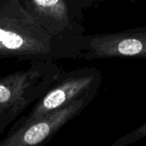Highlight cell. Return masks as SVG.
I'll use <instances>...</instances> for the list:
<instances>
[{
  "label": "cell",
  "mask_w": 146,
  "mask_h": 146,
  "mask_svg": "<svg viewBox=\"0 0 146 146\" xmlns=\"http://www.w3.org/2000/svg\"><path fill=\"white\" fill-rule=\"evenodd\" d=\"M86 36L50 31L37 17L29 0H0V60L81 58Z\"/></svg>",
  "instance_id": "cell-1"
},
{
  "label": "cell",
  "mask_w": 146,
  "mask_h": 146,
  "mask_svg": "<svg viewBox=\"0 0 146 146\" xmlns=\"http://www.w3.org/2000/svg\"><path fill=\"white\" fill-rule=\"evenodd\" d=\"M62 71L56 61L38 60L0 77V134L50 88Z\"/></svg>",
  "instance_id": "cell-2"
},
{
  "label": "cell",
  "mask_w": 146,
  "mask_h": 146,
  "mask_svg": "<svg viewBox=\"0 0 146 146\" xmlns=\"http://www.w3.org/2000/svg\"><path fill=\"white\" fill-rule=\"evenodd\" d=\"M98 89H92L68 104L19 126H12L0 140V146H33L44 145L74 119L92 103Z\"/></svg>",
  "instance_id": "cell-3"
},
{
  "label": "cell",
  "mask_w": 146,
  "mask_h": 146,
  "mask_svg": "<svg viewBox=\"0 0 146 146\" xmlns=\"http://www.w3.org/2000/svg\"><path fill=\"white\" fill-rule=\"evenodd\" d=\"M101 82L102 74L95 68H82L69 72L62 71L50 88L33 105L28 114L20 117L13 126L21 125L61 108L90 90L98 89Z\"/></svg>",
  "instance_id": "cell-4"
},
{
  "label": "cell",
  "mask_w": 146,
  "mask_h": 146,
  "mask_svg": "<svg viewBox=\"0 0 146 146\" xmlns=\"http://www.w3.org/2000/svg\"><path fill=\"white\" fill-rule=\"evenodd\" d=\"M113 57L146 58V26L86 36L81 58L93 60Z\"/></svg>",
  "instance_id": "cell-5"
},
{
  "label": "cell",
  "mask_w": 146,
  "mask_h": 146,
  "mask_svg": "<svg viewBox=\"0 0 146 146\" xmlns=\"http://www.w3.org/2000/svg\"><path fill=\"white\" fill-rule=\"evenodd\" d=\"M39 21L55 33L84 34L80 12L69 0H29Z\"/></svg>",
  "instance_id": "cell-6"
},
{
  "label": "cell",
  "mask_w": 146,
  "mask_h": 146,
  "mask_svg": "<svg viewBox=\"0 0 146 146\" xmlns=\"http://www.w3.org/2000/svg\"><path fill=\"white\" fill-rule=\"evenodd\" d=\"M146 138V123L141 125L135 130L127 133L123 137L118 139L112 146H126L133 144L139 140H141Z\"/></svg>",
  "instance_id": "cell-7"
},
{
  "label": "cell",
  "mask_w": 146,
  "mask_h": 146,
  "mask_svg": "<svg viewBox=\"0 0 146 146\" xmlns=\"http://www.w3.org/2000/svg\"><path fill=\"white\" fill-rule=\"evenodd\" d=\"M69 1L73 4V6L77 9V11L80 13V11L83 9L89 8L96 3H102L104 0H69Z\"/></svg>",
  "instance_id": "cell-8"
}]
</instances>
